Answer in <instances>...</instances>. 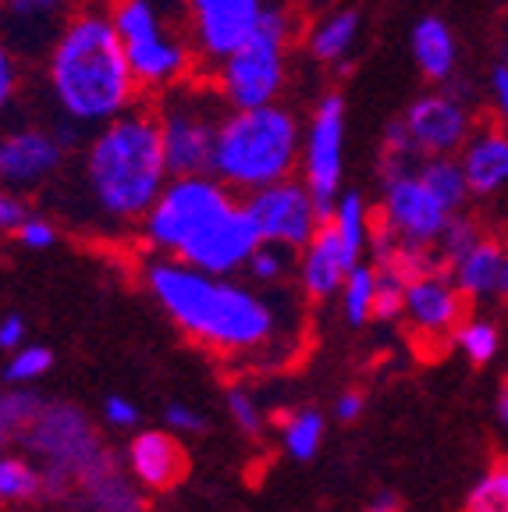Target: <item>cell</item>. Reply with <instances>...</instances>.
Masks as SVG:
<instances>
[{
	"instance_id": "cell-1",
	"label": "cell",
	"mask_w": 508,
	"mask_h": 512,
	"mask_svg": "<svg viewBox=\"0 0 508 512\" xmlns=\"http://www.w3.org/2000/svg\"><path fill=\"white\" fill-rule=\"evenodd\" d=\"M72 160V189L79 200L72 214L104 232L139 228L171 182L150 104L132 107L104 128L89 132L86 146Z\"/></svg>"
},
{
	"instance_id": "cell-2",
	"label": "cell",
	"mask_w": 508,
	"mask_h": 512,
	"mask_svg": "<svg viewBox=\"0 0 508 512\" xmlns=\"http://www.w3.org/2000/svg\"><path fill=\"white\" fill-rule=\"evenodd\" d=\"M40 86L50 114L86 132L143 104V89L128 64L125 43L107 0H86L40 57Z\"/></svg>"
},
{
	"instance_id": "cell-3",
	"label": "cell",
	"mask_w": 508,
	"mask_h": 512,
	"mask_svg": "<svg viewBox=\"0 0 508 512\" xmlns=\"http://www.w3.org/2000/svg\"><path fill=\"white\" fill-rule=\"evenodd\" d=\"M143 285L192 342L217 356H256L278 345L285 331L278 299L235 278L196 271L182 260L150 256L143 264Z\"/></svg>"
},
{
	"instance_id": "cell-4",
	"label": "cell",
	"mask_w": 508,
	"mask_h": 512,
	"mask_svg": "<svg viewBox=\"0 0 508 512\" xmlns=\"http://www.w3.org/2000/svg\"><path fill=\"white\" fill-rule=\"evenodd\" d=\"M302 121L288 104L228 111L217 128L210 175L235 196H249L267 185L295 178L302 160Z\"/></svg>"
},
{
	"instance_id": "cell-5",
	"label": "cell",
	"mask_w": 508,
	"mask_h": 512,
	"mask_svg": "<svg viewBox=\"0 0 508 512\" xmlns=\"http://www.w3.org/2000/svg\"><path fill=\"white\" fill-rule=\"evenodd\" d=\"M107 8L143 96H160L196 79L203 61L182 0H107Z\"/></svg>"
},
{
	"instance_id": "cell-6",
	"label": "cell",
	"mask_w": 508,
	"mask_h": 512,
	"mask_svg": "<svg viewBox=\"0 0 508 512\" xmlns=\"http://www.w3.org/2000/svg\"><path fill=\"white\" fill-rule=\"evenodd\" d=\"M295 36V18L285 4H267L260 25L242 47L210 68V82L228 104V111L278 104L288 82V43Z\"/></svg>"
},
{
	"instance_id": "cell-7",
	"label": "cell",
	"mask_w": 508,
	"mask_h": 512,
	"mask_svg": "<svg viewBox=\"0 0 508 512\" xmlns=\"http://www.w3.org/2000/svg\"><path fill=\"white\" fill-rule=\"evenodd\" d=\"M150 107L160 128V143H164L171 178L210 175L217 128H221L224 114H228V104L214 89L210 75L207 79L196 75V79L182 82V86L153 96Z\"/></svg>"
},
{
	"instance_id": "cell-8",
	"label": "cell",
	"mask_w": 508,
	"mask_h": 512,
	"mask_svg": "<svg viewBox=\"0 0 508 512\" xmlns=\"http://www.w3.org/2000/svg\"><path fill=\"white\" fill-rule=\"evenodd\" d=\"M22 445L43 470L47 498H68L82 477L107 456L104 438L72 402H43Z\"/></svg>"
},
{
	"instance_id": "cell-9",
	"label": "cell",
	"mask_w": 508,
	"mask_h": 512,
	"mask_svg": "<svg viewBox=\"0 0 508 512\" xmlns=\"http://www.w3.org/2000/svg\"><path fill=\"white\" fill-rule=\"evenodd\" d=\"M239 196L214 175H178L167 182L160 200L139 224V239L153 256L175 260L228 203Z\"/></svg>"
},
{
	"instance_id": "cell-10",
	"label": "cell",
	"mask_w": 508,
	"mask_h": 512,
	"mask_svg": "<svg viewBox=\"0 0 508 512\" xmlns=\"http://www.w3.org/2000/svg\"><path fill=\"white\" fill-rule=\"evenodd\" d=\"M302 182L313 192L324 221L342 196L345 182V96L327 89L313 104L310 125L302 132Z\"/></svg>"
},
{
	"instance_id": "cell-11",
	"label": "cell",
	"mask_w": 508,
	"mask_h": 512,
	"mask_svg": "<svg viewBox=\"0 0 508 512\" xmlns=\"http://www.w3.org/2000/svg\"><path fill=\"white\" fill-rule=\"evenodd\" d=\"M72 153L64 150L50 121L0 125V185L18 196L36 192L64 175Z\"/></svg>"
},
{
	"instance_id": "cell-12",
	"label": "cell",
	"mask_w": 508,
	"mask_h": 512,
	"mask_svg": "<svg viewBox=\"0 0 508 512\" xmlns=\"http://www.w3.org/2000/svg\"><path fill=\"white\" fill-rule=\"evenodd\" d=\"M381 224L398 242L416 249H437V239L452 221V210L437 200L420 171H391L381 175Z\"/></svg>"
},
{
	"instance_id": "cell-13",
	"label": "cell",
	"mask_w": 508,
	"mask_h": 512,
	"mask_svg": "<svg viewBox=\"0 0 508 512\" xmlns=\"http://www.w3.org/2000/svg\"><path fill=\"white\" fill-rule=\"evenodd\" d=\"M242 203H246L260 239L288 249V253H302V246L324 224V214H320L317 200L302 178H285L278 185L249 192V196H242Z\"/></svg>"
},
{
	"instance_id": "cell-14",
	"label": "cell",
	"mask_w": 508,
	"mask_h": 512,
	"mask_svg": "<svg viewBox=\"0 0 508 512\" xmlns=\"http://www.w3.org/2000/svg\"><path fill=\"white\" fill-rule=\"evenodd\" d=\"M263 246L260 232H256L253 217H249L246 203L235 200L214 217V221L175 256L182 264L196 267V271L221 274V278H235L239 271H246L249 256Z\"/></svg>"
},
{
	"instance_id": "cell-15",
	"label": "cell",
	"mask_w": 508,
	"mask_h": 512,
	"mask_svg": "<svg viewBox=\"0 0 508 512\" xmlns=\"http://www.w3.org/2000/svg\"><path fill=\"white\" fill-rule=\"evenodd\" d=\"M402 128L413 150L423 157H459V150L477 132L473 114L466 100L455 96L452 89H437V93L416 96L409 111L402 114Z\"/></svg>"
},
{
	"instance_id": "cell-16",
	"label": "cell",
	"mask_w": 508,
	"mask_h": 512,
	"mask_svg": "<svg viewBox=\"0 0 508 512\" xmlns=\"http://www.w3.org/2000/svg\"><path fill=\"white\" fill-rule=\"evenodd\" d=\"M182 4L189 11L199 61L210 72L217 61L249 40L270 0H182Z\"/></svg>"
},
{
	"instance_id": "cell-17",
	"label": "cell",
	"mask_w": 508,
	"mask_h": 512,
	"mask_svg": "<svg viewBox=\"0 0 508 512\" xmlns=\"http://www.w3.org/2000/svg\"><path fill=\"white\" fill-rule=\"evenodd\" d=\"M402 320L420 342H452L455 328L466 320V296L441 267L416 274L405 285Z\"/></svg>"
},
{
	"instance_id": "cell-18",
	"label": "cell",
	"mask_w": 508,
	"mask_h": 512,
	"mask_svg": "<svg viewBox=\"0 0 508 512\" xmlns=\"http://www.w3.org/2000/svg\"><path fill=\"white\" fill-rule=\"evenodd\" d=\"M86 0H0V36L22 61H40Z\"/></svg>"
},
{
	"instance_id": "cell-19",
	"label": "cell",
	"mask_w": 508,
	"mask_h": 512,
	"mask_svg": "<svg viewBox=\"0 0 508 512\" xmlns=\"http://www.w3.org/2000/svg\"><path fill=\"white\" fill-rule=\"evenodd\" d=\"M121 466L146 495H164L182 484L189 459L175 431H135L125 445Z\"/></svg>"
},
{
	"instance_id": "cell-20",
	"label": "cell",
	"mask_w": 508,
	"mask_h": 512,
	"mask_svg": "<svg viewBox=\"0 0 508 512\" xmlns=\"http://www.w3.org/2000/svg\"><path fill=\"white\" fill-rule=\"evenodd\" d=\"M352 267H356V260L345 253L342 239L334 232V224L324 221L317 228V235H313L299 253V285L310 299L324 303V299H334L342 292Z\"/></svg>"
},
{
	"instance_id": "cell-21",
	"label": "cell",
	"mask_w": 508,
	"mask_h": 512,
	"mask_svg": "<svg viewBox=\"0 0 508 512\" xmlns=\"http://www.w3.org/2000/svg\"><path fill=\"white\" fill-rule=\"evenodd\" d=\"M82 512H146V491L107 452L86 477L75 484Z\"/></svg>"
},
{
	"instance_id": "cell-22",
	"label": "cell",
	"mask_w": 508,
	"mask_h": 512,
	"mask_svg": "<svg viewBox=\"0 0 508 512\" xmlns=\"http://www.w3.org/2000/svg\"><path fill=\"white\" fill-rule=\"evenodd\" d=\"M459 164L473 196H494L508 185V132L498 125L477 128L459 150Z\"/></svg>"
},
{
	"instance_id": "cell-23",
	"label": "cell",
	"mask_w": 508,
	"mask_h": 512,
	"mask_svg": "<svg viewBox=\"0 0 508 512\" xmlns=\"http://www.w3.org/2000/svg\"><path fill=\"white\" fill-rule=\"evenodd\" d=\"M505 253L508 246L491 235L477 242V246L469 249L466 256H459L448 274L452 281L459 285V292L466 296V303H484V299H494L498 292V278H501V264H505Z\"/></svg>"
},
{
	"instance_id": "cell-24",
	"label": "cell",
	"mask_w": 508,
	"mask_h": 512,
	"mask_svg": "<svg viewBox=\"0 0 508 512\" xmlns=\"http://www.w3.org/2000/svg\"><path fill=\"white\" fill-rule=\"evenodd\" d=\"M413 61L430 82H452L459 68V43L445 18L427 15L413 25Z\"/></svg>"
},
{
	"instance_id": "cell-25",
	"label": "cell",
	"mask_w": 508,
	"mask_h": 512,
	"mask_svg": "<svg viewBox=\"0 0 508 512\" xmlns=\"http://www.w3.org/2000/svg\"><path fill=\"white\" fill-rule=\"evenodd\" d=\"M359 11L356 8H334L331 15H324L306 36V50H310L313 61L320 64H349V54L359 40Z\"/></svg>"
},
{
	"instance_id": "cell-26",
	"label": "cell",
	"mask_w": 508,
	"mask_h": 512,
	"mask_svg": "<svg viewBox=\"0 0 508 512\" xmlns=\"http://www.w3.org/2000/svg\"><path fill=\"white\" fill-rule=\"evenodd\" d=\"M327 221L334 224V232H338V239H342L345 253L359 264L363 253H370V239H374V224H377L374 214H370V207H366L363 192L345 189L342 196H338V203H334Z\"/></svg>"
},
{
	"instance_id": "cell-27",
	"label": "cell",
	"mask_w": 508,
	"mask_h": 512,
	"mask_svg": "<svg viewBox=\"0 0 508 512\" xmlns=\"http://www.w3.org/2000/svg\"><path fill=\"white\" fill-rule=\"evenodd\" d=\"M324 431H327L324 413L313 406H299L281 416V445H285V452L295 463H310L317 456L320 445H324Z\"/></svg>"
},
{
	"instance_id": "cell-28",
	"label": "cell",
	"mask_w": 508,
	"mask_h": 512,
	"mask_svg": "<svg viewBox=\"0 0 508 512\" xmlns=\"http://www.w3.org/2000/svg\"><path fill=\"white\" fill-rule=\"evenodd\" d=\"M416 171H420V178L430 185V192H434L437 200L445 203L452 214H462V207H466V200L473 192H469L466 171H462L459 157H423L416 164Z\"/></svg>"
},
{
	"instance_id": "cell-29",
	"label": "cell",
	"mask_w": 508,
	"mask_h": 512,
	"mask_svg": "<svg viewBox=\"0 0 508 512\" xmlns=\"http://www.w3.org/2000/svg\"><path fill=\"white\" fill-rule=\"evenodd\" d=\"M36 498H47L40 463L29 456L0 452V502L18 505V502H36Z\"/></svg>"
},
{
	"instance_id": "cell-30",
	"label": "cell",
	"mask_w": 508,
	"mask_h": 512,
	"mask_svg": "<svg viewBox=\"0 0 508 512\" xmlns=\"http://www.w3.org/2000/svg\"><path fill=\"white\" fill-rule=\"evenodd\" d=\"M338 299H342V313H345V320H349L352 328H363L366 320H374L377 267L370 264V260H366V264L359 260V264L349 271V278H345Z\"/></svg>"
},
{
	"instance_id": "cell-31",
	"label": "cell",
	"mask_w": 508,
	"mask_h": 512,
	"mask_svg": "<svg viewBox=\"0 0 508 512\" xmlns=\"http://www.w3.org/2000/svg\"><path fill=\"white\" fill-rule=\"evenodd\" d=\"M452 345L473 363V367H487V363L498 360V352H501V328L491 317H466L459 328H455Z\"/></svg>"
},
{
	"instance_id": "cell-32",
	"label": "cell",
	"mask_w": 508,
	"mask_h": 512,
	"mask_svg": "<svg viewBox=\"0 0 508 512\" xmlns=\"http://www.w3.org/2000/svg\"><path fill=\"white\" fill-rule=\"evenodd\" d=\"M43 399L32 388H8L0 392V434H8L11 441H22L29 424L40 413Z\"/></svg>"
},
{
	"instance_id": "cell-33",
	"label": "cell",
	"mask_w": 508,
	"mask_h": 512,
	"mask_svg": "<svg viewBox=\"0 0 508 512\" xmlns=\"http://www.w3.org/2000/svg\"><path fill=\"white\" fill-rule=\"evenodd\" d=\"M54 367V352L47 345H29L25 342L22 349L11 352L8 367H4V384L11 388H29L40 377H47V370Z\"/></svg>"
},
{
	"instance_id": "cell-34",
	"label": "cell",
	"mask_w": 508,
	"mask_h": 512,
	"mask_svg": "<svg viewBox=\"0 0 508 512\" xmlns=\"http://www.w3.org/2000/svg\"><path fill=\"white\" fill-rule=\"evenodd\" d=\"M377 267V299H374V320L391 324V320H402L405 306V271H398L395 264H374Z\"/></svg>"
},
{
	"instance_id": "cell-35",
	"label": "cell",
	"mask_w": 508,
	"mask_h": 512,
	"mask_svg": "<svg viewBox=\"0 0 508 512\" xmlns=\"http://www.w3.org/2000/svg\"><path fill=\"white\" fill-rule=\"evenodd\" d=\"M25 89V61L18 57V50L0 36V125L15 114L18 100Z\"/></svg>"
},
{
	"instance_id": "cell-36",
	"label": "cell",
	"mask_w": 508,
	"mask_h": 512,
	"mask_svg": "<svg viewBox=\"0 0 508 512\" xmlns=\"http://www.w3.org/2000/svg\"><path fill=\"white\" fill-rule=\"evenodd\" d=\"M224 399H228L231 424L239 427L246 438H260L263 427H267V416H263L260 395H256L253 388H246V384H231L228 392H224Z\"/></svg>"
},
{
	"instance_id": "cell-37",
	"label": "cell",
	"mask_w": 508,
	"mask_h": 512,
	"mask_svg": "<svg viewBox=\"0 0 508 512\" xmlns=\"http://www.w3.org/2000/svg\"><path fill=\"white\" fill-rule=\"evenodd\" d=\"M480 239H484V235H480L477 221H469L466 214H452L448 228L441 232V239H437V253H441V260H445L448 267H452L455 260H459V256H466Z\"/></svg>"
},
{
	"instance_id": "cell-38",
	"label": "cell",
	"mask_w": 508,
	"mask_h": 512,
	"mask_svg": "<svg viewBox=\"0 0 508 512\" xmlns=\"http://www.w3.org/2000/svg\"><path fill=\"white\" fill-rule=\"evenodd\" d=\"M466 512H508V463L494 466L466 502Z\"/></svg>"
},
{
	"instance_id": "cell-39",
	"label": "cell",
	"mask_w": 508,
	"mask_h": 512,
	"mask_svg": "<svg viewBox=\"0 0 508 512\" xmlns=\"http://www.w3.org/2000/svg\"><path fill=\"white\" fill-rule=\"evenodd\" d=\"M246 271H249V278H253L256 285L270 288V285H278V281H285V274L292 271V256H288V249L263 242V246L249 256Z\"/></svg>"
},
{
	"instance_id": "cell-40",
	"label": "cell",
	"mask_w": 508,
	"mask_h": 512,
	"mask_svg": "<svg viewBox=\"0 0 508 512\" xmlns=\"http://www.w3.org/2000/svg\"><path fill=\"white\" fill-rule=\"evenodd\" d=\"M11 235H15V242H18L22 249H32V253H43V249H50V246L57 242V224L50 221V217L29 214Z\"/></svg>"
},
{
	"instance_id": "cell-41",
	"label": "cell",
	"mask_w": 508,
	"mask_h": 512,
	"mask_svg": "<svg viewBox=\"0 0 508 512\" xmlns=\"http://www.w3.org/2000/svg\"><path fill=\"white\" fill-rule=\"evenodd\" d=\"M104 424L111 427V431H135V427L143 424V413H139V406H135L132 399H125V395H107Z\"/></svg>"
},
{
	"instance_id": "cell-42",
	"label": "cell",
	"mask_w": 508,
	"mask_h": 512,
	"mask_svg": "<svg viewBox=\"0 0 508 512\" xmlns=\"http://www.w3.org/2000/svg\"><path fill=\"white\" fill-rule=\"evenodd\" d=\"M164 424L167 431L175 434H203L207 431V416L199 413L196 406H189V402H171L164 409Z\"/></svg>"
},
{
	"instance_id": "cell-43",
	"label": "cell",
	"mask_w": 508,
	"mask_h": 512,
	"mask_svg": "<svg viewBox=\"0 0 508 512\" xmlns=\"http://www.w3.org/2000/svg\"><path fill=\"white\" fill-rule=\"evenodd\" d=\"M25 217H29V207H25L22 196L0 185V235L15 232V228L25 221Z\"/></svg>"
},
{
	"instance_id": "cell-44",
	"label": "cell",
	"mask_w": 508,
	"mask_h": 512,
	"mask_svg": "<svg viewBox=\"0 0 508 512\" xmlns=\"http://www.w3.org/2000/svg\"><path fill=\"white\" fill-rule=\"evenodd\" d=\"M25 338H29V324H25V317H18V313L0 317V349H4V352L22 349Z\"/></svg>"
},
{
	"instance_id": "cell-45",
	"label": "cell",
	"mask_w": 508,
	"mask_h": 512,
	"mask_svg": "<svg viewBox=\"0 0 508 512\" xmlns=\"http://www.w3.org/2000/svg\"><path fill=\"white\" fill-rule=\"evenodd\" d=\"M491 100H494V111H498L501 121H508V61H498L491 68Z\"/></svg>"
},
{
	"instance_id": "cell-46",
	"label": "cell",
	"mask_w": 508,
	"mask_h": 512,
	"mask_svg": "<svg viewBox=\"0 0 508 512\" xmlns=\"http://www.w3.org/2000/svg\"><path fill=\"white\" fill-rule=\"evenodd\" d=\"M363 409H366V399L356 388H349V392H342L334 399V416H338L342 424H356L359 416H363Z\"/></svg>"
},
{
	"instance_id": "cell-47",
	"label": "cell",
	"mask_w": 508,
	"mask_h": 512,
	"mask_svg": "<svg viewBox=\"0 0 508 512\" xmlns=\"http://www.w3.org/2000/svg\"><path fill=\"white\" fill-rule=\"evenodd\" d=\"M366 512H402V505H398V498L391 495V491H384V495H377L374 502H370Z\"/></svg>"
},
{
	"instance_id": "cell-48",
	"label": "cell",
	"mask_w": 508,
	"mask_h": 512,
	"mask_svg": "<svg viewBox=\"0 0 508 512\" xmlns=\"http://www.w3.org/2000/svg\"><path fill=\"white\" fill-rule=\"evenodd\" d=\"M494 303H508V253H505V264H501V278H498V292H494Z\"/></svg>"
},
{
	"instance_id": "cell-49",
	"label": "cell",
	"mask_w": 508,
	"mask_h": 512,
	"mask_svg": "<svg viewBox=\"0 0 508 512\" xmlns=\"http://www.w3.org/2000/svg\"><path fill=\"white\" fill-rule=\"evenodd\" d=\"M498 420H501V427H508V381L501 384V392H498Z\"/></svg>"
},
{
	"instance_id": "cell-50",
	"label": "cell",
	"mask_w": 508,
	"mask_h": 512,
	"mask_svg": "<svg viewBox=\"0 0 508 512\" xmlns=\"http://www.w3.org/2000/svg\"><path fill=\"white\" fill-rule=\"evenodd\" d=\"M8 445H11V438L8 434H0V452H8Z\"/></svg>"
}]
</instances>
